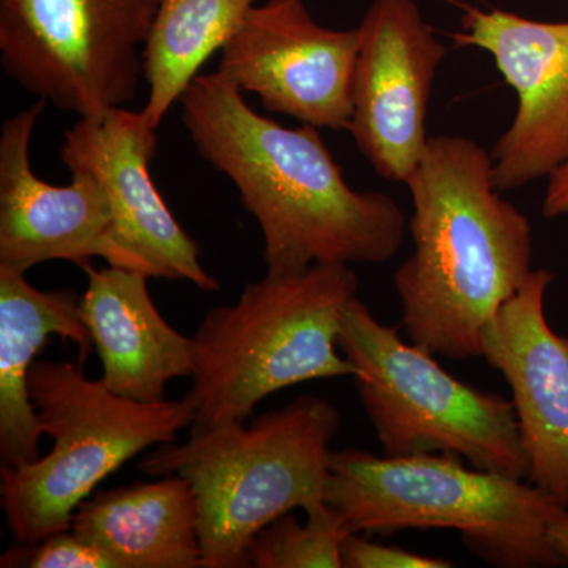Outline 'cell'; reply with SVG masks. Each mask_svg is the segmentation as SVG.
<instances>
[{
  "label": "cell",
  "mask_w": 568,
  "mask_h": 568,
  "mask_svg": "<svg viewBox=\"0 0 568 568\" xmlns=\"http://www.w3.org/2000/svg\"><path fill=\"white\" fill-rule=\"evenodd\" d=\"M541 212L547 219H556L568 213V160L548 175Z\"/></svg>",
  "instance_id": "7402d4cb"
},
{
  "label": "cell",
  "mask_w": 568,
  "mask_h": 568,
  "mask_svg": "<svg viewBox=\"0 0 568 568\" xmlns=\"http://www.w3.org/2000/svg\"><path fill=\"white\" fill-rule=\"evenodd\" d=\"M325 506L343 537L403 529L457 530L489 566H564L549 529L567 510L521 478L466 467L450 454L376 457L332 452Z\"/></svg>",
  "instance_id": "277c9868"
},
{
  "label": "cell",
  "mask_w": 568,
  "mask_h": 568,
  "mask_svg": "<svg viewBox=\"0 0 568 568\" xmlns=\"http://www.w3.org/2000/svg\"><path fill=\"white\" fill-rule=\"evenodd\" d=\"M179 103L197 153L260 224L267 274L387 263L402 248L405 212L386 193L351 189L316 126L287 129L257 114L219 71L197 74Z\"/></svg>",
  "instance_id": "6da1fadb"
},
{
  "label": "cell",
  "mask_w": 568,
  "mask_h": 568,
  "mask_svg": "<svg viewBox=\"0 0 568 568\" xmlns=\"http://www.w3.org/2000/svg\"><path fill=\"white\" fill-rule=\"evenodd\" d=\"M462 22L455 44L488 51L518 93L517 115L491 152L496 189L510 192L548 178L568 160V21L465 6Z\"/></svg>",
  "instance_id": "7c38bea8"
},
{
  "label": "cell",
  "mask_w": 568,
  "mask_h": 568,
  "mask_svg": "<svg viewBox=\"0 0 568 568\" xmlns=\"http://www.w3.org/2000/svg\"><path fill=\"white\" fill-rule=\"evenodd\" d=\"M52 335L71 342L85 364L92 335L73 291H40L26 274L0 271V462L18 467L40 458L43 436L29 394V373Z\"/></svg>",
  "instance_id": "2e32d148"
},
{
  "label": "cell",
  "mask_w": 568,
  "mask_h": 568,
  "mask_svg": "<svg viewBox=\"0 0 568 568\" xmlns=\"http://www.w3.org/2000/svg\"><path fill=\"white\" fill-rule=\"evenodd\" d=\"M160 0H0V62L24 91L97 118L140 88Z\"/></svg>",
  "instance_id": "ba28073f"
},
{
  "label": "cell",
  "mask_w": 568,
  "mask_h": 568,
  "mask_svg": "<svg viewBox=\"0 0 568 568\" xmlns=\"http://www.w3.org/2000/svg\"><path fill=\"white\" fill-rule=\"evenodd\" d=\"M342 540L334 515L306 518L302 525L293 514L276 518L253 538L250 567L343 568Z\"/></svg>",
  "instance_id": "d6986e66"
},
{
  "label": "cell",
  "mask_w": 568,
  "mask_h": 568,
  "mask_svg": "<svg viewBox=\"0 0 568 568\" xmlns=\"http://www.w3.org/2000/svg\"><path fill=\"white\" fill-rule=\"evenodd\" d=\"M406 186L414 252L395 274L406 334L433 355L481 357L489 323L532 272L529 219L500 196L491 153L457 134L428 138Z\"/></svg>",
  "instance_id": "7a4b0ae2"
},
{
  "label": "cell",
  "mask_w": 568,
  "mask_h": 568,
  "mask_svg": "<svg viewBox=\"0 0 568 568\" xmlns=\"http://www.w3.org/2000/svg\"><path fill=\"white\" fill-rule=\"evenodd\" d=\"M338 410L304 395L245 425L192 433L141 459L152 477L189 478L200 510L204 568L250 567L248 547L265 526L302 508L306 518L331 514L325 487Z\"/></svg>",
  "instance_id": "3957f363"
},
{
  "label": "cell",
  "mask_w": 568,
  "mask_h": 568,
  "mask_svg": "<svg viewBox=\"0 0 568 568\" xmlns=\"http://www.w3.org/2000/svg\"><path fill=\"white\" fill-rule=\"evenodd\" d=\"M552 280L545 268L530 272L489 323L481 357L510 387L528 480L568 508V336L545 316Z\"/></svg>",
  "instance_id": "5bb4252c"
},
{
  "label": "cell",
  "mask_w": 568,
  "mask_h": 568,
  "mask_svg": "<svg viewBox=\"0 0 568 568\" xmlns=\"http://www.w3.org/2000/svg\"><path fill=\"white\" fill-rule=\"evenodd\" d=\"M32 545L31 549H10L0 559V567L31 568H114L99 548L82 540L71 530L52 534Z\"/></svg>",
  "instance_id": "ffe728a7"
},
{
  "label": "cell",
  "mask_w": 568,
  "mask_h": 568,
  "mask_svg": "<svg viewBox=\"0 0 568 568\" xmlns=\"http://www.w3.org/2000/svg\"><path fill=\"white\" fill-rule=\"evenodd\" d=\"M29 394L50 454L0 470V504L21 545L69 530L74 510L145 448L175 443L193 425L192 399L142 403L89 379L82 365L33 362Z\"/></svg>",
  "instance_id": "8992f818"
},
{
  "label": "cell",
  "mask_w": 568,
  "mask_h": 568,
  "mask_svg": "<svg viewBox=\"0 0 568 568\" xmlns=\"http://www.w3.org/2000/svg\"><path fill=\"white\" fill-rule=\"evenodd\" d=\"M156 130L142 111L114 108L82 118L65 133L61 159L102 182L122 244L144 264L149 278L182 280L203 291L220 282L201 264L200 246L168 209L151 175Z\"/></svg>",
  "instance_id": "4fadbf2b"
},
{
  "label": "cell",
  "mask_w": 568,
  "mask_h": 568,
  "mask_svg": "<svg viewBox=\"0 0 568 568\" xmlns=\"http://www.w3.org/2000/svg\"><path fill=\"white\" fill-rule=\"evenodd\" d=\"M549 544L558 552L564 566H568V508L552 523L549 529Z\"/></svg>",
  "instance_id": "603a6c76"
},
{
  "label": "cell",
  "mask_w": 568,
  "mask_h": 568,
  "mask_svg": "<svg viewBox=\"0 0 568 568\" xmlns=\"http://www.w3.org/2000/svg\"><path fill=\"white\" fill-rule=\"evenodd\" d=\"M358 29L317 24L304 0H268L248 11L224 44L219 73L265 110L332 132L353 119Z\"/></svg>",
  "instance_id": "9c48e42d"
},
{
  "label": "cell",
  "mask_w": 568,
  "mask_h": 568,
  "mask_svg": "<svg viewBox=\"0 0 568 568\" xmlns=\"http://www.w3.org/2000/svg\"><path fill=\"white\" fill-rule=\"evenodd\" d=\"M47 104L39 100L0 130V271L26 274L48 261L85 268L92 257H102L112 267L148 275L122 244L110 197L95 174L73 168L71 183L55 186L33 173L32 134Z\"/></svg>",
  "instance_id": "30bf717a"
},
{
  "label": "cell",
  "mask_w": 568,
  "mask_h": 568,
  "mask_svg": "<svg viewBox=\"0 0 568 568\" xmlns=\"http://www.w3.org/2000/svg\"><path fill=\"white\" fill-rule=\"evenodd\" d=\"M357 29L347 132L381 178L406 183L428 142L429 97L447 48L414 0H373Z\"/></svg>",
  "instance_id": "8fae6325"
},
{
  "label": "cell",
  "mask_w": 568,
  "mask_h": 568,
  "mask_svg": "<svg viewBox=\"0 0 568 568\" xmlns=\"http://www.w3.org/2000/svg\"><path fill=\"white\" fill-rule=\"evenodd\" d=\"M70 530L114 568H204L196 493L178 474L93 493Z\"/></svg>",
  "instance_id": "e0dca14e"
},
{
  "label": "cell",
  "mask_w": 568,
  "mask_h": 568,
  "mask_svg": "<svg viewBox=\"0 0 568 568\" xmlns=\"http://www.w3.org/2000/svg\"><path fill=\"white\" fill-rule=\"evenodd\" d=\"M343 568H450L452 560L417 555L394 545L366 540L362 534H347L342 540Z\"/></svg>",
  "instance_id": "44dd1931"
},
{
  "label": "cell",
  "mask_w": 568,
  "mask_h": 568,
  "mask_svg": "<svg viewBox=\"0 0 568 568\" xmlns=\"http://www.w3.org/2000/svg\"><path fill=\"white\" fill-rule=\"evenodd\" d=\"M82 271L88 290L81 316L102 361L100 379L126 398L163 402L170 381L193 375L192 336L175 331L153 305L148 275L112 265Z\"/></svg>",
  "instance_id": "9a60e30c"
},
{
  "label": "cell",
  "mask_w": 568,
  "mask_h": 568,
  "mask_svg": "<svg viewBox=\"0 0 568 568\" xmlns=\"http://www.w3.org/2000/svg\"><path fill=\"white\" fill-rule=\"evenodd\" d=\"M338 347L357 369L355 386L384 455L450 454L477 469L529 477L514 403L452 376L357 297L343 310Z\"/></svg>",
  "instance_id": "52a82bcc"
},
{
  "label": "cell",
  "mask_w": 568,
  "mask_h": 568,
  "mask_svg": "<svg viewBox=\"0 0 568 568\" xmlns=\"http://www.w3.org/2000/svg\"><path fill=\"white\" fill-rule=\"evenodd\" d=\"M347 264L265 274L233 305L209 310L192 336V433L245 422L267 396L315 379L354 377L336 353L343 310L357 297Z\"/></svg>",
  "instance_id": "5b68a950"
},
{
  "label": "cell",
  "mask_w": 568,
  "mask_h": 568,
  "mask_svg": "<svg viewBox=\"0 0 568 568\" xmlns=\"http://www.w3.org/2000/svg\"><path fill=\"white\" fill-rule=\"evenodd\" d=\"M256 0H160L142 51L149 99L142 114L159 130L211 55L237 32Z\"/></svg>",
  "instance_id": "ac0fdd59"
}]
</instances>
